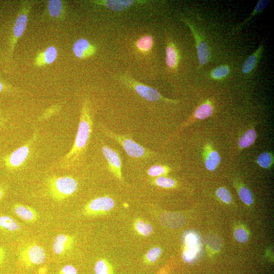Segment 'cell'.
Segmentation results:
<instances>
[{
    "instance_id": "ab89813d",
    "label": "cell",
    "mask_w": 274,
    "mask_h": 274,
    "mask_svg": "<svg viewBox=\"0 0 274 274\" xmlns=\"http://www.w3.org/2000/svg\"><path fill=\"white\" fill-rule=\"evenodd\" d=\"M5 252L4 249L0 247V264L3 262L5 258Z\"/></svg>"
},
{
    "instance_id": "44dd1931",
    "label": "cell",
    "mask_w": 274,
    "mask_h": 274,
    "mask_svg": "<svg viewBox=\"0 0 274 274\" xmlns=\"http://www.w3.org/2000/svg\"><path fill=\"white\" fill-rule=\"evenodd\" d=\"M133 227L139 234L144 236L150 235L153 230V226L150 223L140 218L135 220Z\"/></svg>"
},
{
    "instance_id": "ba28073f",
    "label": "cell",
    "mask_w": 274,
    "mask_h": 274,
    "mask_svg": "<svg viewBox=\"0 0 274 274\" xmlns=\"http://www.w3.org/2000/svg\"><path fill=\"white\" fill-rule=\"evenodd\" d=\"M115 206L114 199L108 196L96 197L88 202L84 207L83 213L87 216L105 214Z\"/></svg>"
},
{
    "instance_id": "8d00e7d4",
    "label": "cell",
    "mask_w": 274,
    "mask_h": 274,
    "mask_svg": "<svg viewBox=\"0 0 274 274\" xmlns=\"http://www.w3.org/2000/svg\"><path fill=\"white\" fill-rule=\"evenodd\" d=\"M59 274H77V270L74 266L67 264L61 268Z\"/></svg>"
},
{
    "instance_id": "ffe728a7",
    "label": "cell",
    "mask_w": 274,
    "mask_h": 274,
    "mask_svg": "<svg viewBox=\"0 0 274 274\" xmlns=\"http://www.w3.org/2000/svg\"><path fill=\"white\" fill-rule=\"evenodd\" d=\"M153 45V38L149 35L141 37L135 43L137 50L144 54L149 53L152 49Z\"/></svg>"
},
{
    "instance_id": "e0dca14e",
    "label": "cell",
    "mask_w": 274,
    "mask_h": 274,
    "mask_svg": "<svg viewBox=\"0 0 274 274\" xmlns=\"http://www.w3.org/2000/svg\"><path fill=\"white\" fill-rule=\"evenodd\" d=\"M13 210L16 215L25 221L33 222L38 218L37 211L27 206L17 203L14 206Z\"/></svg>"
},
{
    "instance_id": "f35d334b",
    "label": "cell",
    "mask_w": 274,
    "mask_h": 274,
    "mask_svg": "<svg viewBox=\"0 0 274 274\" xmlns=\"http://www.w3.org/2000/svg\"><path fill=\"white\" fill-rule=\"evenodd\" d=\"M58 110V107H53L46 110L44 112L43 114L41 116L42 119H47L52 116L55 113V112L57 111Z\"/></svg>"
},
{
    "instance_id": "7402d4cb",
    "label": "cell",
    "mask_w": 274,
    "mask_h": 274,
    "mask_svg": "<svg viewBox=\"0 0 274 274\" xmlns=\"http://www.w3.org/2000/svg\"><path fill=\"white\" fill-rule=\"evenodd\" d=\"M256 136L257 133L254 128L248 129L239 139L238 147L241 149L249 147L255 142Z\"/></svg>"
},
{
    "instance_id": "d4e9b609",
    "label": "cell",
    "mask_w": 274,
    "mask_h": 274,
    "mask_svg": "<svg viewBox=\"0 0 274 274\" xmlns=\"http://www.w3.org/2000/svg\"><path fill=\"white\" fill-rule=\"evenodd\" d=\"M213 112V107L209 102L201 104L196 109L194 113L195 118L203 120L209 117Z\"/></svg>"
},
{
    "instance_id": "277c9868",
    "label": "cell",
    "mask_w": 274,
    "mask_h": 274,
    "mask_svg": "<svg viewBox=\"0 0 274 274\" xmlns=\"http://www.w3.org/2000/svg\"><path fill=\"white\" fill-rule=\"evenodd\" d=\"M119 80L127 87L134 91L142 98L149 101L162 100L166 102L177 101L163 97L156 89L140 83L127 74L120 75Z\"/></svg>"
},
{
    "instance_id": "d6986e66",
    "label": "cell",
    "mask_w": 274,
    "mask_h": 274,
    "mask_svg": "<svg viewBox=\"0 0 274 274\" xmlns=\"http://www.w3.org/2000/svg\"><path fill=\"white\" fill-rule=\"evenodd\" d=\"M262 50V46L260 45L258 48L245 61L242 69L243 73L246 74L253 71L256 66Z\"/></svg>"
},
{
    "instance_id": "e575fe53",
    "label": "cell",
    "mask_w": 274,
    "mask_h": 274,
    "mask_svg": "<svg viewBox=\"0 0 274 274\" xmlns=\"http://www.w3.org/2000/svg\"><path fill=\"white\" fill-rule=\"evenodd\" d=\"M216 195L223 202L229 203L232 200L231 195L228 189L224 187H219L216 192Z\"/></svg>"
},
{
    "instance_id": "8fae6325",
    "label": "cell",
    "mask_w": 274,
    "mask_h": 274,
    "mask_svg": "<svg viewBox=\"0 0 274 274\" xmlns=\"http://www.w3.org/2000/svg\"><path fill=\"white\" fill-rule=\"evenodd\" d=\"M146 1L132 0H96L89 3L94 6L106 8L113 11H122L129 7L146 3Z\"/></svg>"
},
{
    "instance_id": "8992f818",
    "label": "cell",
    "mask_w": 274,
    "mask_h": 274,
    "mask_svg": "<svg viewBox=\"0 0 274 274\" xmlns=\"http://www.w3.org/2000/svg\"><path fill=\"white\" fill-rule=\"evenodd\" d=\"M37 136V134L34 133L26 143L5 157L4 162L7 168L9 169H17L24 163L29 156L30 148Z\"/></svg>"
},
{
    "instance_id": "4316f807",
    "label": "cell",
    "mask_w": 274,
    "mask_h": 274,
    "mask_svg": "<svg viewBox=\"0 0 274 274\" xmlns=\"http://www.w3.org/2000/svg\"><path fill=\"white\" fill-rule=\"evenodd\" d=\"M152 182L157 186L164 188H174L177 185L176 181L174 179L165 176L156 177L152 180Z\"/></svg>"
},
{
    "instance_id": "5bb4252c",
    "label": "cell",
    "mask_w": 274,
    "mask_h": 274,
    "mask_svg": "<svg viewBox=\"0 0 274 274\" xmlns=\"http://www.w3.org/2000/svg\"><path fill=\"white\" fill-rule=\"evenodd\" d=\"M58 56V51L54 46H50L44 51L38 53L33 60V65L42 67L53 63Z\"/></svg>"
},
{
    "instance_id": "ee69618b",
    "label": "cell",
    "mask_w": 274,
    "mask_h": 274,
    "mask_svg": "<svg viewBox=\"0 0 274 274\" xmlns=\"http://www.w3.org/2000/svg\"><path fill=\"white\" fill-rule=\"evenodd\" d=\"M2 121L1 119L0 118V127H1V125H2Z\"/></svg>"
},
{
    "instance_id": "52a82bcc",
    "label": "cell",
    "mask_w": 274,
    "mask_h": 274,
    "mask_svg": "<svg viewBox=\"0 0 274 274\" xmlns=\"http://www.w3.org/2000/svg\"><path fill=\"white\" fill-rule=\"evenodd\" d=\"M19 258L27 267L40 265L45 260L46 252L41 246L30 244L21 248L19 252Z\"/></svg>"
},
{
    "instance_id": "d6a6232c",
    "label": "cell",
    "mask_w": 274,
    "mask_h": 274,
    "mask_svg": "<svg viewBox=\"0 0 274 274\" xmlns=\"http://www.w3.org/2000/svg\"><path fill=\"white\" fill-rule=\"evenodd\" d=\"M229 73V68L227 65H222L216 67L211 73V76L214 79H221L226 77Z\"/></svg>"
},
{
    "instance_id": "3957f363",
    "label": "cell",
    "mask_w": 274,
    "mask_h": 274,
    "mask_svg": "<svg viewBox=\"0 0 274 274\" xmlns=\"http://www.w3.org/2000/svg\"><path fill=\"white\" fill-rule=\"evenodd\" d=\"M49 194L54 199L63 200L72 195L78 189V182L71 176H52L47 180Z\"/></svg>"
},
{
    "instance_id": "f546056e",
    "label": "cell",
    "mask_w": 274,
    "mask_h": 274,
    "mask_svg": "<svg viewBox=\"0 0 274 274\" xmlns=\"http://www.w3.org/2000/svg\"><path fill=\"white\" fill-rule=\"evenodd\" d=\"M272 154L269 152H263L260 154L257 158V163L262 168H268L273 164Z\"/></svg>"
},
{
    "instance_id": "7a4b0ae2",
    "label": "cell",
    "mask_w": 274,
    "mask_h": 274,
    "mask_svg": "<svg viewBox=\"0 0 274 274\" xmlns=\"http://www.w3.org/2000/svg\"><path fill=\"white\" fill-rule=\"evenodd\" d=\"M33 4L34 2L32 1H24L21 4L9 38L7 54V58L8 59L12 56L18 41L26 28L28 16Z\"/></svg>"
},
{
    "instance_id": "74e56055",
    "label": "cell",
    "mask_w": 274,
    "mask_h": 274,
    "mask_svg": "<svg viewBox=\"0 0 274 274\" xmlns=\"http://www.w3.org/2000/svg\"><path fill=\"white\" fill-rule=\"evenodd\" d=\"M14 90L12 86L0 79V93H10Z\"/></svg>"
},
{
    "instance_id": "7bdbcfd3",
    "label": "cell",
    "mask_w": 274,
    "mask_h": 274,
    "mask_svg": "<svg viewBox=\"0 0 274 274\" xmlns=\"http://www.w3.org/2000/svg\"><path fill=\"white\" fill-rule=\"evenodd\" d=\"M156 274H165V270H162L161 271H159Z\"/></svg>"
},
{
    "instance_id": "7c38bea8",
    "label": "cell",
    "mask_w": 274,
    "mask_h": 274,
    "mask_svg": "<svg viewBox=\"0 0 274 274\" xmlns=\"http://www.w3.org/2000/svg\"><path fill=\"white\" fill-rule=\"evenodd\" d=\"M184 21L190 28L194 38L199 63L200 66H202L209 62L211 57V52L209 46L193 26L187 20H184Z\"/></svg>"
},
{
    "instance_id": "9a60e30c",
    "label": "cell",
    "mask_w": 274,
    "mask_h": 274,
    "mask_svg": "<svg viewBox=\"0 0 274 274\" xmlns=\"http://www.w3.org/2000/svg\"><path fill=\"white\" fill-rule=\"evenodd\" d=\"M74 243V237L65 234H60L54 238L52 249L53 252L58 255L64 254L71 249Z\"/></svg>"
},
{
    "instance_id": "836d02e7",
    "label": "cell",
    "mask_w": 274,
    "mask_h": 274,
    "mask_svg": "<svg viewBox=\"0 0 274 274\" xmlns=\"http://www.w3.org/2000/svg\"><path fill=\"white\" fill-rule=\"evenodd\" d=\"M185 247H194L199 246V238L197 235L193 232L187 233L184 236Z\"/></svg>"
},
{
    "instance_id": "9c48e42d",
    "label": "cell",
    "mask_w": 274,
    "mask_h": 274,
    "mask_svg": "<svg viewBox=\"0 0 274 274\" xmlns=\"http://www.w3.org/2000/svg\"><path fill=\"white\" fill-rule=\"evenodd\" d=\"M67 6L65 1L49 0L43 13V16L54 20H62L66 16Z\"/></svg>"
},
{
    "instance_id": "d590c367",
    "label": "cell",
    "mask_w": 274,
    "mask_h": 274,
    "mask_svg": "<svg viewBox=\"0 0 274 274\" xmlns=\"http://www.w3.org/2000/svg\"><path fill=\"white\" fill-rule=\"evenodd\" d=\"M234 235L236 240L239 243H245L248 240V233L242 228H236L234 232Z\"/></svg>"
},
{
    "instance_id": "4dcf8cb0",
    "label": "cell",
    "mask_w": 274,
    "mask_h": 274,
    "mask_svg": "<svg viewBox=\"0 0 274 274\" xmlns=\"http://www.w3.org/2000/svg\"><path fill=\"white\" fill-rule=\"evenodd\" d=\"M241 200L247 205H251L253 202V194L250 190L246 186L241 187L238 190Z\"/></svg>"
},
{
    "instance_id": "2e32d148",
    "label": "cell",
    "mask_w": 274,
    "mask_h": 274,
    "mask_svg": "<svg viewBox=\"0 0 274 274\" xmlns=\"http://www.w3.org/2000/svg\"><path fill=\"white\" fill-rule=\"evenodd\" d=\"M204 150L205 166L208 170L213 171L219 165L221 157L211 145H206Z\"/></svg>"
},
{
    "instance_id": "1f68e13d",
    "label": "cell",
    "mask_w": 274,
    "mask_h": 274,
    "mask_svg": "<svg viewBox=\"0 0 274 274\" xmlns=\"http://www.w3.org/2000/svg\"><path fill=\"white\" fill-rule=\"evenodd\" d=\"M199 246L192 247H185L183 253V258L186 262L192 261L199 250Z\"/></svg>"
},
{
    "instance_id": "f1b7e54d",
    "label": "cell",
    "mask_w": 274,
    "mask_h": 274,
    "mask_svg": "<svg viewBox=\"0 0 274 274\" xmlns=\"http://www.w3.org/2000/svg\"><path fill=\"white\" fill-rule=\"evenodd\" d=\"M269 2V1L267 0H260L258 2L254 9L251 15L245 20L243 23L239 24L236 28V30L239 29L244 25L246 24L248 21L254 17L256 14L261 12L263 9H264L267 6Z\"/></svg>"
},
{
    "instance_id": "30bf717a",
    "label": "cell",
    "mask_w": 274,
    "mask_h": 274,
    "mask_svg": "<svg viewBox=\"0 0 274 274\" xmlns=\"http://www.w3.org/2000/svg\"><path fill=\"white\" fill-rule=\"evenodd\" d=\"M102 153L106 159L110 171L120 182H123L122 174V163L118 153L107 146H104L101 149Z\"/></svg>"
},
{
    "instance_id": "60d3db41",
    "label": "cell",
    "mask_w": 274,
    "mask_h": 274,
    "mask_svg": "<svg viewBox=\"0 0 274 274\" xmlns=\"http://www.w3.org/2000/svg\"><path fill=\"white\" fill-rule=\"evenodd\" d=\"M47 272V267L43 266L40 268L39 273L40 274H45Z\"/></svg>"
},
{
    "instance_id": "cb8c5ba5",
    "label": "cell",
    "mask_w": 274,
    "mask_h": 274,
    "mask_svg": "<svg viewBox=\"0 0 274 274\" xmlns=\"http://www.w3.org/2000/svg\"><path fill=\"white\" fill-rule=\"evenodd\" d=\"M95 274H114L110 263L106 259H98L94 265Z\"/></svg>"
},
{
    "instance_id": "6da1fadb",
    "label": "cell",
    "mask_w": 274,
    "mask_h": 274,
    "mask_svg": "<svg viewBox=\"0 0 274 274\" xmlns=\"http://www.w3.org/2000/svg\"><path fill=\"white\" fill-rule=\"evenodd\" d=\"M92 120L89 102L83 101L80 115V120L74 143L71 150L60 160L61 168L71 167L79 159L88 142L92 128Z\"/></svg>"
},
{
    "instance_id": "5b68a950",
    "label": "cell",
    "mask_w": 274,
    "mask_h": 274,
    "mask_svg": "<svg viewBox=\"0 0 274 274\" xmlns=\"http://www.w3.org/2000/svg\"><path fill=\"white\" fill-rule=\"evenodd\" d=\"M101 130L108 137L113 139L119 144L130 157L134 158H145L150 156L153 152L136 143L132 139L123 135L116 134L102 126Z\"/></svg>"
},
{
    "instance_id": "4fadbf2b",
    "label": "cell",
    "mask_w": 274,
    "mask_h": 274,
    "mask_svg": "<svg viewBox=\"0 0 274 274\" xmlns=\"http://www.w3.org/2000/svg\"><path fill=\"white\" fill-rule=\"evenodd\" d=\"M72 49L77 58L84 59L94 55L97 48L86 39L81 38L74 42Z\"/></svg>"
},
{
    "instance_id": "b9f144b4",
    "label": "cell",
    "mask_w": 274,
    "mask_h": 274,
    "mask_svg": "<svg viewBox=\"0 0 274 274\" xmlns=\"http://www.w3.org/2000/svg\"><path fill=\"white\" fill-rule=\"evenodd\" d=\"M4 194H5L4 190L2 188L0 187V200L3 197Z\"/></svg>"
},
{
    "instance_id": "ac0fdd59",
    "label": "cell",
    "mask_w": 274,
    "mask_h": 274,
    "mask_svg": "<svg viewBox=\"0 0 274 274\" xmlns=\"http://www.w3.org/2000/svg\"><path fill=\"white\" fill-rule=\"evenodd\" d=\"M165 62L171 68H176L179 63V53L175 45L170 42L167 44L165 49Z\"/></svg>"
},
{
    "instance_id": "484cf974",
    "label": "cell",
    "mask_w": 274,
    "mask_h": 274,
    "mask_svg": "<svg viewBox=\"0 0 274 274\" xmlns=\"http://www.w3.org/2000/svg\"><path fill=\"white\" fill-rule=\"evenodd\" d=\"M161 252V249L159 247L151 248L144 256V263L148 265L154 263L159 258Z\"/></svg>"
},
{
    "instance_id": "603a6c76",
    "label": "cell",
    "mask_w": 274,
    "mask_h": 274,
    "mask_svg": "<svg viewBox=\"0 0 274 274\" xmlns=\"http://www.w3.org/2000/svg\"><path fill=\"white\" fill-rule=\"evenodd\" d=\"M0 228L14 232L19 230L21 226L12 218L2 215L0 216Z\"/></svg>"
},
{
    "instance_id": "83f0119b",
    "label": "cell",
    "mask_w": 274,
    "mask_h": 274,
    "mask_svg": "<svg viewBox=\"0 0 274 274\" xmlns=\"http://www.w3.org/2000/svg\"><path fill=\"white\" fill-rule=\"evenodd\" d=\"M170 168L165 165H154L148 168L147 174L149 176L158 177L167 174Z\"/></svg>"
}]
</instances>
